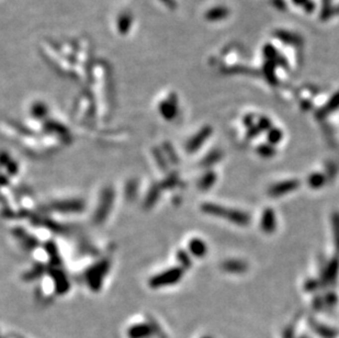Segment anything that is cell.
<instances>
[{"label":"cell","instance_id":"52a82bcc","mask_svg":"<svg viewBox=\"0 0 339 338\" xmlns=\"http://www.w3.org/2000/svg\"><path fill=\"white\" fill-rule=\"evenodd\" d=\"M221 267L224 271L231 272V273H243L247 271V269H248V265L245 261L238 260V259L225 260L223 263H222Z\"/></svg>","mask_w":339,"mask_h":338},{"label":"cell","instance_id":"9a60e30c","mask_svg":"<svg viewBox=\"0 0 339 338\" xmlns=\"http://www.w3.org/2000/svg\"><path fill=\"white\" fill-rule=\"evenodd\" d=\"M282 137H283L282 132L280 131L279 129H274V128H272L271 130H269V131H268V136H267V139H268L269 144H271V145L274 146L275 144H278L279 142L282 140Z\"/></svg>","mask_w":339,"mask_h":338},{"label":"cell","instance_id":"8fae6325","mask_svg":"<svg viewBox=\"0 0 339 338\" xmlns=\"http://www.w3.org/2000/svg\"><path fill=\"white\" fill-rule=\"evenodd\" d=\"M222 156H223V153H222L221 151H218V150L212 151L211 153H209V154L204 157V160L202 161V166L203 167H210L212 165H214V164H216L221 161Z\"/></svg>","mask_w":339,"mask_h":338},{"label":"cell","instance_id":"3957f363","mask_svg":"<svg viewBox=\"0 0 339 338\" xmlns=\"http://www.w3.org/2000/svg\"><path fill=\"white\" fill-rule=\"evenodd\" d=\"M181 276H182L181 269L173 268V269H170V270L164 271L163 273L158 274L157 277L153 278L151 283H152L153 287H156V288L164 287V286H169V284L176 283L177 281H179Z\"/></svg>","mask_w":339,"mask_h":338},{"label":"cell","instance_id":"ba28073f","mask_svg":"<svg viewBox=\"0 0 339 338\" xmlns=\"http://www.w3.org/2000/svg\"><path fill=\"white\" fill-rule=\"evenodd\" d=\"M189 250L192 253V255L197 257H203L206 252H208V247L206 244L200 239H193L189 243Z\"/></svg>","mask_w":339,"mask_h":338},{"label":"cell","instance_id":"4fadbf2b","mask_svg":"<svg viewBox=\"0 0 339 338\" xmlns=\"http://www.w3.org/2000/svg\"><path fill=\"white\" fill-rule=\"evenodd\" d=\"M275 149L274 146L271 144H262L260 145L257 149V153L259 155L263 158H270V157H273L275 155Z\"/></svg>","mask_w":339,"mask_h":338},{"label":"cell","instance_id":"30bf717a","mask_svg":"<svg viewBox=\"0 0 339 338\" xmlns=\"http://www.w3.org/2000/svg\"><path fill=\"white\" fill-rule=\"evenodd\" d=\"M332 225H333V234H334V244H335L336 253L339 255V212L338 211L332 215Z\"/></svg>","mask_w":339,"mask_h":338},{"label":"cell","instance_id":"5bb4252c","mask_svg":"<svg viewBox=\"0 0 339 338\" xmlns=\"http://www.w3.org/2000/svg\"><path fill=\"white\" fill-rule=\"evenodd\" d=\"M339 107V92L336 93L334 98L331 99V101L327 103L325 109L322 110V112H319V115L321 118H323V115H325L327 113L332 112V111H335Z\"/></svg>","mask_w":339,"mask_h":338},{"label":"cell","instance_id":"8992f818","mask_svg":"<svg viewBox=\"0 0 339 338\" xmlns=\"http://www.w3.org/2000/svg\"><path fill=\"white\" fill-rule=\"evenodd\" d=\"M211 133H212V129L209 128V126H206V128L201 130L197 135L193 136L192 139L188 142V144H187L188 152L192 153L194 151H197L200 146H202V144L211 135Z\"/></svg>","mask_w":339,"mask_h":338},{"label":"cell","instance_id":"7c38bea8","mask_svg":"<svg viewBox=\"0 0 339 338\" xmlns=\"http://www.w3.org/2000/svg\"><path fill=\"white\" fill-rule=\"evenodd\" d=\"M216 181V175L213 171L206 172L205 175L201 178V180L199 182V188L202 190H208L210 189Z\"/></svg>","mask_w":339,"mask_h":338},{"label":"cell","instance_id":"ffe728a7","mask_svg":"<svg viewBox=\"0 0 339 338\" xmlns=\"http://www.w3.org/2000/svg\"><path fill=\"white\" fill-rule=\"evenodd\" d=\"M259 132H260V130H259L258 126H252V128H250V130H248L247 135L250 139H254V137L258 136Z\"/></svg>","mask_w":339,"mask_h":338},{"label":"cell","instance_id":"9c48e42d","mask_svg":"<svg viewBox=\"0 0 339 338\" xmlns=\"http://www.w3.org/2000/svg\"><path fill=\"white\" fill-rule=\"evenodd\" d=\"M326 182V176L323 175L321 172H314L307 179V183L309 186L313 189H319L323 187Z\"/></svg>","mask_w":339,"mask_h":338},{"label":"cell","instance_id":"ac0fdd59","mask_svg":"<svg viewBox=\"0 0 339 338\" xmlns=\"http://www.w3.org/2000/svg\"><path fill=\"white\" fill-rule=\"evenodd\" d=\"M178 259L181 261L182 266L184 268H189L190 266H191V260H190L189 256L184 252H179L178 253Z\"/></svg>","mask_w":339,"mask_h":338},{"label":"cell","instance_id":"d6986e66","mask_svg":"<svg viewBox=\"0 0 339 338\" xmlns=\"http://www.w3.org/2000/svg\"><path fill=\"white\" fill-rule=\"evenodd\" d=\"M325 300H326V303L333 305V304H335L337 302V297H336L335 293H334V292H328L325 295Z\"/></svg>","mask_w":339,"mask_h":338},{"label":"cell","instance_id":"e0dca14e","mask_svg":"<svg viewBox=\"0 0 339 338\" xmlns=\"http://www.w3.org/2000/svg\"><path fill=\"white\" fill-rule=\"evenodd\" d=\"M257 126L259 128L260 131H269L272 129V125L271 122H270V120L267 118H260L258 121V124Z\"/></svg>","mask_w":339,"mask_h":338},{"label":"cell","instance_id":"5b68a950","mask_svg":"<svg viewBox=\"0 0 339 338\" xmlns=\"http://www.w3.org/2000/svg\"><path fill=\"white\" fill-rule=\"evenodd\" d=\"M260 229L266 234H272L277 229V219H275L274 211L272 209H266L260 218Z\"/></svg>","mask_w":339,"mask_h":338},{"label":"cell","instance_id":"6da1fadb","mask_svg":"<svg viewBox=\"0 0 339 338\" xmlns=\"http://www.w3.org/2000/svg\"><path fill=\"white\" fill-rule=\"evenodd\" d=\"M203 212L219 216V218H223L225 220H229L232 223L240 226H247L251 223V215L247 212H243L240 210L234 209H227L222 207V205H218L214 203H204L202 207Z\"/></svg>","mask_w":339,"mask_h":338},{"label":"cell","instance_id":"44dd1931","mask_svg":"<svg viewBox=\"0 0 339 338\" xmlns=\"http://www.w3.org/2000/svg\"><path fill=\"white\" fill-rule=\"evenodd\" d=\"M244 123H245L248 128H252V126H254V119L252 118V115H248V117H246L245 120H244Z\"/></svg>","mask_w":339,"mask_h":338},{"label":"cell","instance_id":"2e32d148","mask_svg":"<svg viewBox=\"0 0 339 338\" xmlns=\"http://www.w3.org/2000/svg\"><path fill=\"white\" fill-rule=\"evenodd\" d=\"M320 287H321V282L319 281V280H315V279L307 280V281L305 282V286H304L306 291H310V292L316 291V290L319 289Z\"/></svg>","mask_w":339,"mask_h":338},{"label":"cell","instance_id":"277c9868","mask_svg":"<svg viewBox=\"0 0 339 338\" xmlns=\"http://www.w3.org/2000/svg\"><path fill=\"white\" fill-rule=\"evenodd\" d=\"M300 187V181L295 180V179H291V180H285L273 184L269 188L268 194L272 198H278L280 195H283L285 193L292 192Z\"/></svg>","mask_w":339,"mask_h":338},{"label":"cell","instance_id":"7a4b0ae2","mask_svg":"<svg viewBox=\"0 0 339 338\" xmlns=\"http://www.w3.org/2000/svg\"><path fill=\"white\" fill-rule=\"evenodd\" d=\"M339 273V258L334 257L331 261L325 263L321 271V286H330L335 283Z\"/></svg>","mask_w":339,"mask_h":338}]
</instances>
